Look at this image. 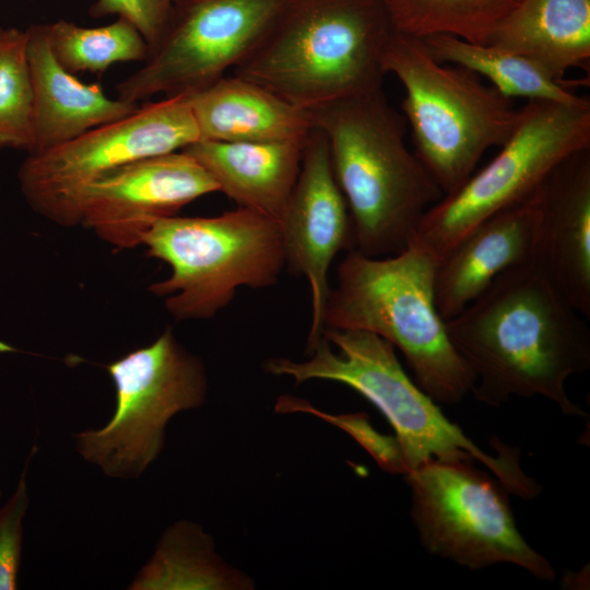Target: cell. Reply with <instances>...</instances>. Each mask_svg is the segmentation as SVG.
<instances>
[{
  "label": "cell",
  "instance_id": "cell-1",
  "mask_svg": "<svg viewBox=\"0 0 590 590\" xmlns=\"http://www.w3.org/2000/svg\"><path fill=\"white\" fill-rule=\"evenodd\" d=\"M446 328L476 378L479 402L498 408L511 397L540 396L566 415L586 416L565 385L590 368L588 319L532 260L498 276Z\"/></svg>",
  "mask_w": 590,
  "mask_h": 590
},
{
  "label": "cell",
  "instance_id": "cell-2",
  "mask_svg": "<svg viewBox=\"0 0 590 590\" xmlns=\"http://www.w3.org/2000/svg\"><path fill=\"white\" fill-rule=\"evenodd\" d=\"M328 140L351 214L354 249L369 257L404 250L444 193L405 143L406 122L382 90L309 111Z\"/></svg>",
  "mask_w": 590,
  "mask_h": 590
},
{
  "label": "cell",
  "instance_id": "cell-3",
  "mask_svg": "<svg viewBox=\"0 0 590 590\" xmlns=\"http://www.w3.org/2000/svg\"><path fill=\"white\" fill-rule=\"evenodd\" d=\"M393 33L380 0H284L234 75L310 111L382 90Z\"/></svg>",
  "mask_w": 590,
  "mask_h": 590
},
{
  "label": "cell",
  "instance_id": "cell-4",
  "mask_svg": "<svg viewBox=\"0 0 590 590\" xmlns=\"http://www.w3.org/2000/svg\"><path fill=\"white\" fill-rule=\"evenodd\" d=\"M306 355L304 361L271 357L263 368L270 375L290 377L296 385L328 380L362 394L394 429L408 473L430 459L479 460L509 493L523 499L540 494V485L520 468L519 451L498 440L496 456L483 451L410 378L387 340L368 331L324 329Z\"/></svg>",
  "mask_w": 590,
  "mask_h": 590
},
{
  "label": "cell",
  "instance_id": "cell-5",
  "mask_svg": "<svg viewBox=\"0 0 590 590\" xmlns=\"http://www.w3.org/2000/svg\"><path fill=\"white\" fill-rule=\"evenodd\" d=\"M436 266L413 243L385 257L347 250L326 300L323 330H362L387 340L403 354L426 394L438 404H456L471 392L476 378L436 307Z\"/></svg>",
  "mask_w": 590,
  "mask_h": 590
},
{
  "label": "cell",
  "instance_id": "cell-6",
  "mask_svg": "<svg viewBox=\"0 0 590 590\" xmlns=\"http://www.w3.org/2000/svg\"><path fill=\"white\" fill-rule=\"evenodd\" d=\"M384 68L404 87L401 108L414 153L444 196L474 173L484 153L500 146L519 120L520 108L474 72L441 63L421 38L397 32Z\"/></svg>",
  "mask_w": 590,
  "mask_h": 590
},
{
  "label": "cell",
  "instance_id": "cell-7",
  "mask_svg": "<svg viewBox=\"0 0 590 590\" xmlns=\"http://www.w3.org/2000/svg\"><path fill=\"white\" fill-rule=\"evenodd\" d=\"M148 255L167 263V279L150 286L177 320L214 317L238 288L275 285L285 270L281 224L236 208L215 216L172 215L142 238Z\"/></svg>",
  "mask_w": 590,
  "mask_h": 590
},
{
  "label": "cell",
  "instance_id": "cell-8",
  "mask_svg": "<svg viewBox=\"0 0 590 590\" xmlns=\"http://www.w3.org/2000/svg\"><path fill=\"white\" fill-rule=\"evenodd\" d=\"M590 148V102L530 99L499 152L423 215L413 244L438 263L470 231L529 198L565 158Z\"/></svg>",
  "mask_w": 590,
  "mask_h": 590
},
{
  "label": "cell",
  "instance_id": "cell-9",
  "mask_svg": "<svg viewBox=\"0 0 590 590\" xmlns=\"http://www.w3.org/2000/svg\"><path fill=\"white\" fill-rule=\"evenodd\" d=\"M411 518L432 555L470 570L512 564L541 580H554L546 557L517 528L508 491L469 461L430 459L405 475Z\"/></svg>",
  "mask_w": 590,
  "mask_h": 590
},
{
  "label": "cell",
  "instance_id": "cell-10",
  "mask_svg": "<svg viewBox=\"0 0 590 590\" xmlns=\"http://www.w3.org/2000/svg\"><path fill=\"white\" fill-rule=\"evenodd\" d=\"M105 368L115 412L104 427L75 434L76 449L110 477L137 479L161 455L169 420L205 402V368L170 329Z\"/></svg>",
  "mask_w": 590,
  "mask_h": 590
},
{
  "label": "cell",
  "instance_id": "cell-11",
  "mask_svg": "<svg viewBox=\"0 0 590 590\" xmlns=\"http://www.w3.org/2000/svg\"><path fill=\"white\" fill-rule=\"evenodd\" d=\"M198 140L187 95L166 96L60 145L27 154L17 172L20 189L40 215L76 226L87 186L123 165L180 151Z\"/></svg>",
  "mask_w": 590,
  "mask_h": 590
},
{
  "label": "cell",
  "instance_id": "cell-12",
  "mask_svg": "<svg viewBox=\"0 0 590 590\" xmlns=\"http://www.w3.org/2000/svg\"><path fill=\"white\" fill-rule=\"evenodd\" d=\"M284 0H177L157 47L116 85L138 104L157 94L188 95L225 76L259 44Z\"/></svg>",
  "mask_w": 590,
  "mask_h": 590
},
{
  "label": "cell",
  "instance_id": "cell-13",
  "mask_svg": "<svg viewBox=\"0 0 590 590\" xmlns=\"http://www.w3.org/2000/svg\"><path fill=\"white\" fill-rule=\"evenodd\" d=\"M281 228L285 270L305 278L310 290L308 351L323 334L331 263L341 250L354 249L351 214L333 173L328 140L316 127L305 138L299 174Z\"/></svg>",
  "mask_w": 590,
  "mask_h": 590
},
{
  "label": "cell",
  "instance_id": "cell-14",
  "mask_svg": "<svg viewBox=\"0 0 590 590\" xmlns=\"http://www.w3.org/2000/svg\"><path fill=\"white\" fill-rule=\"evenodd\" d=\"M219 187L206 169L185 151L123 165L85 188L81 224L117 248H134L160 219Z\"/></svg>",
  "mask_w": 590,
  "mask_h": 590
},
{
  "label": "cell",
  "instance_id": "cell-15",
  "mask_svg": "<svg viewBox=\"0 0 590 590\" xmlns=\"http://www.w3.org/2000/svg\"><path fill=\"white\" fill-rule=\"evenodd\" d=\"M532 261L590 318V148L560 162L534 191Z\"/></svg>",
  "mask_w": 590,
  "mask_h": 590
},
{
  "label": "cell",
  "instance_id": "cell-16",
  "mask_svg": "<svg viewBox=\"0 0 590 590\" xmlns=\"http://www.w3.org/2000/svg\"><path fill=\"white\" fill-rule=\"evenodd\" d=\"M534 231V192L470 231L436 266L434 293L440 316L451 319L503 273L529 262Z\"/></svg>",
  "mask_w": 590,
  "mask_h": 590
},
{
  "label": "cell",
  "instance_id": "cell-17",
  "mask_svg": "<svg viewBox=\"0 0 590 590\" xmlns=\"http://www.w3.org/2000/svg\"><path fill=\"white\" fill-rule=\"evenodd\" d=\"M26 33L34 91L33 146L27 154L60 145L139 108L110 98L102 84L85 83L67 71L51 51L46 24H33Z\"/></svg>",
  "mask_w": 590,
  "mask_h": 590
},
{
  "label": "cell",
  "instance_id": "cell-18",
  "mask_svg": "<svg viewBox=\"0 0 590 590\" xmlns=\"http://www.w3.org/2000/svg\"><path fill=\"white\" fill-rule=\"evenodd\" d=\"M305 138L259 142L198 140L182 151L206 169L219 191L238 208L281 224L299 174Z\"/></svg>",
  "mask_w": 590,
  "mask_h": 590
},
{
  "label": "cell",
  "instance_id": "cell-19",
  "mask_svg": "<svg viewBox=\"0 0 590 590\" xmlns=\"http://www.w3.org/2000/svg\"><path fill=\"white\" fill-rule=\"evenodd\" d=\"M200 140L259 142L304 139L314 128L308 110L237 75L187 95Z\"/></svg>",
  "mask_w": 590,
  "mask_h": 590
},
{
  "label": "cell",
  "instance_id": "cell-20",
  "mask_svg": "<svg viewBox=\"0 0 590 590\" xmlns=\"http://www.w3.org/2000/svg\"><path fill=\"white\" fill-rule=\"evenodd\" d=\"M487 45L527 57L565 82L567 71L589 70L590 0H519Z\"/></svg>",
  "mask_w": 590,
  "mask_h": 590
},
{
  "label": "cell",
  "instance_id": "cell-21",
  "mask_svg": "<svg viewBox=\"0 0 590 590\" xmlns=\"http://www.w3.org/2000/svg\"><path fill=\"white\" fill-rule=\"evenodd\" d=\"M129 589L246 590L253 589V581L217 554L201 526L181 520L164 532Z\"/></svg>",
  "mask_w": 590,
  "mask_h": 590
},
{
  "label": "cell",
  "instance_id": "cell-22",
  "mask_svg": "<svg viewBox=\"0 0 590 590\" xmlns=\"http://www.w3.org/2000/svg\"><path fill=\"white\" fill-rule=\"evenodd\" d=\"M430 55L441 63L465 68L508 98L542 99L578 104L587 99L557 81L536 62L521 55L487 44L471 43L451 35L421 38Z\"/></svg>",
  "mask_w": 590,
  "mask_h": 590
},
{
  "label": "cell",
  "instance_id": "cell-23",
  "mask_svg": "<svg viewBox=\"0 0 590 590\" xmlns=\"http://www.w3.org/2000/svg\"><path fill=\"white\" fill-rule=\"evenodd\" d=\"M394 32L416 38L451 35L487 44L519 0H380Z\"/></svg>",
  "mask_w": 590,
  "mask_h": 590
},
{
  "label": "cell",
  "instance_id": "cell-24",
  "mask_svg": "<svg viewBox=\"0 0 590 590\" xmlns=\"http://www.w3.org/2000/svg\"><path fill=\"white\" fill-rule=\"evenodd\" d=\"M51 51L69 72L102 74L117 62H145L150 48L138 28L117 17L110 24L84 27L66 20L46 23Z\"/></svg>",
  "mask_w": 590,
  "mask_h": 590
},
{
  "label": "cell",
  "instance_id": "cell-25",
  "mask_svg": "<svg viewBox=\"0 0 590 590\" xmlns=\"http://www.w3.org/2000/svg\"><path fill=\"white\" fill-rule=\"evenodd\" d=\"M34 91L27 59V33L17 27L0 32V146H33Z\"/></svg>",
  "mask_w": 590,
  "mask_h": 590
},
{
  "label": "cell",
  "instance_id": "cell-26",
  "mask_svg": "<svg viewBox=\"0 0 590 590\" xmlns=\"http://www.w3.org/2000/svg\"><path fill=\"white\" fill-rule=\"evenodd\" d=\"M279 412L305 411L329 418L351 434L387 472L406 474L408 469L396 437L384 436L375 430L365 414L328 415L314 410L308 403L284 397L276 405Z\"/></svg>",
  "mask_w": 590,
  "mask_h": 590
},
{
  "label": "cell",
  "instance_id": "cell-27",
  "mask_svg": "<svg viewBox=\"0 0 590 590\" xmlns=\"http://www.w3.org/2000/svg\"><path fill=\"white\" fill-rule=\"evenodd\" d=\"M35 450L34 445L14 493L0 507V590H14L17 586L23 544V519L30 504L25 477Z\"/></svg>",
  "mask_w": 590,
  "mask_h": 590
},
{
  "label": "cell",
  "instance_id": "cell-28",
  "mask_svg": "<svg viewBox=\"0 0 590 590\" xmlns=\"http://www.w3.org/2000/svg\"><path fill=\"white\" fill-rule=\"evenodd\" d=\"M176 2L177 0H95L88 13L93 17L116 16L127 20L144 37L151 55L163 37Z\"/></svg>",
  "mask_w": 590,
  "mask_h": 590
},
{
  "label": "cell",
  "instance_id": "cell-29",
  "mask_svg": "<svg viewBox=\"0 0 590 590\" xmlns=\"http://www.w3.org/2000/svg\"><path fill=\"white\" fill-rule=\"evenodd\" d=\"M2 27L0 26V32H1Z\"/></svg>",
  "mask_w": 590,
  "mask_h": 590
},
{
  "label": "cell",
  "instance_id": "cell-30",
  "mask_svg": "<svg viewBox=\"0 0 590 590\" xmlns=\"http://www.w3.org/2000/svg\"><path fill=\"white\" fill-rule=\"evenodd\" d=\"M0 496H1V489H0Z\"/></svg>",
  "mask_w": 590,
  "mask_h": 590
}]
</instances>
